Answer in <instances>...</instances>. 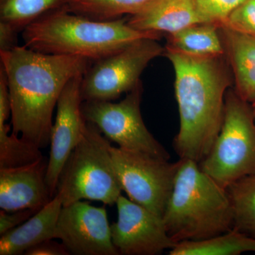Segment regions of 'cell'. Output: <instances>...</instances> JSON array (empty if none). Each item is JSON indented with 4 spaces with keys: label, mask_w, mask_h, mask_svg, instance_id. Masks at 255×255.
<instances>
[{
    "label": "cell",
    "mask_w": 255,
    "mask_h": 255,
    "mask_svg": "<svg viewBox=\"0 0 255 255\" xmlns=\"http://www.w3.org/2000/svg\"><path fill=\"white\" fill-rule=\"evenodd\" d=\"M0 60L9 89L13 133L40 148L47 147L60 96L72 79L85 73L90 60L25 46L0 52Z\"/></svg>",
    "instance_id": "cell-1"
},
{
    "label": "cell",
    "mask_w": 255,
    "mask_h": 255,
    "mask_svg": "<svg viewBox=\"0 0 255 255\" xmlns=\"http://www.w3.org/2000/svg\"><path fill=\"white\" fill-rule=\"evenodd\" d=\"M172 63L179 129L174 148L181 159L200 163L222 127L226 92L233 77L226 55L195 56L164 46Z\"/></svg>",
    "instance_id": "cell-2"
},
{
    "label": "cell",
    "mask_w": 255,
    "mask_h": 255,
    "mask_svg": "<svg viewBox=\"0 0 255 255\" xmlns=\"http://www.w3.org/2000/svg\"><path fill=\"white\" fill-rule=\"evenodd\" d=\"M127 20L124 16L100 21L60 7L28 25L22 38L25 46L36 51L95 62L140 38L160 39L162 33L138 31L130 27Z\"/></svg>",
    "instance_id": "cell-3"
},
{
    "label": "cell",
    "mask_w": 255,
    "mask_h": 255,
    "mask_svg": "<svg viewBox=\"0 0 255 255\" xmlns=\"http://www.w3.org/2000/svg\"><path fill=\"white\" fill-rule=\"evenodd\" d=\"M162 220L176 244L209 239L231 231L234 225L227 189L189 159L178 161Z\"/></svg>",
    "instance_id": "cell-4"
},
{
    "label": "cell",
    "mask_w": 255,
    "mask_h": 255,
    "mask_svg": "<svg viewBox=\"0 0 255 255\" xmlns=\"http://www.w3.org/2000/svg\"><path fill=\"white\" fill-rule=\"evenodd\" d=\"M110 140L87 122L81 140L62 169L56 194L63 206L84 200L117 204L122 185L113 163Z\"/></svg>",
    "instance_id": "cell-5"
},
{
    "label": "cell",
    "mask_w": 255,
    "mask_h": 255,
    "mask_svg": "<svg viewBox=\"0 0 255 255\" xmlns=\"http://www.w3.org/2000/svg\"><path fill=\"white\" fill-rule=\"evenodd\" d=\"M199 164L210 177L227 188L255 173V120L252 105L236 94L226 92L222 127L209 153Z\"/></svg>",
    "instance_id": "cell-6"
},
{
    "label": "cell",
    "mask_w": 255,
    "mask_h": 255,
    "mask_svg": "<svg viewBox=\"0 0 255 255\" xmlns=\"http://www.w3.org/2000/svg\"><path fill=\"white\" fill-rule=\"evenodd\" d=\"M152 38L132 42L122 50L95 61L82 77L81 95L86 101H112L132 91L152 60L164 55L165 48Z\"/></svg>",
    "instance_id": "cell-7"
},
{
    "label": "cell",
    "mask_w": 255,
    "mask_h": 255,
    "mask_svg": "<svg viewBox=\"0 0 255 255\" xmlns=\"http://www.w3.org/2000/svg\"><path fill=\"white\" fill-rule=\"evenodd\" d=\"M143 90L141 82L118 103L108 101H86L82 106L85 121L98 128L118 147L137 151L159 158L169 159L163 146L146 127L140 112Z\"/></svg>",
    "instance_id": "cell-8"
},
{
    "label": "cell",
    "mask_w": 255,
    "mask_h": 255,
    "mask_svg": "<svg viewBox=\"0 0 255 255\" xmlns=\"http://www.w3.org/2000/svg\"><path fill=\"white\" fill-rule=\"evenodd\" d=\"M114 168L129 199L162 219L177 173V162L111 147Z\"/></svg>",
    "instance_id": "cell-9"
},
{
    "label": "cell",
    "mask_w": 255,
    "mask_h": 255,
    "mask_svg": "<svg viewBox=\"0 0 255 255\" xmlns=\"http://www.w3.org/2000/svg\"><path fill=\"white\" fill-rule=\"evenodd\" d=\"M116 205L118 219L111 226V233L119 255H159L177 245L162 218L122 194Z\"/></svg>",
    "instance_id": "cell-10"
},
{
    "label": "cell",
    "mask_w": 255,
    "mask_h": 255,
    "mask_svg": "<svg viewBox=\"0 0 255 255\" xmlns=\"http://www.w3.org/2000/svg\"><path fill=\"white\" fill-rule=\"evenodd\" d=\"M53 238L59 239L70 255H119L112 243L107 210L86 201L63 206Z\"/></svg>",
    "instance_id": "cell-11"
},
{
    "label": "cell",
    "mask_w": 255,
    "mask_h": 255,
    "mask_svg": "<svg viewBox=\"0 0 255 255\" xmlns=\"http://www.w3.org/2000/svg\"><path fill=\"white\" fill-rule=\"evenodd\" d=\"M83 75L75 77L67 84L57 103L46 173L47 184L54 197L62 169L81 140L86 127L82 110Z\"/></svg>",
    "instance_id": "cell-12"
},
{
    "label": "cell",
    "mask_w": 255,
    "mask_h": 255,
    "mask_svg": "<svg viewBox=\"0 0 255 255\" xmlns=\"http://www.w3.org/2000/svg\"><path fill=\"white\" fill-rule=\"evenodd\" d=\"M48 161L0 169V208L4 211L41 209L54 196L46 181Z\"/></svg>",
    "instance_id": "cell-13"
},
{
    "label": "cell",
    "mask_w": 255,
    "mask_h": 255,
    "mask_svg": "<svg viewBox=\"0 0 255 255\" xmlns=\"http://www.w3.org/2000/svg\"><path fill=\"white\" fill-rule=\"evenodd\" d=\"M127 22L138 31L169 35L206 21L194 0H152L128 16Z\"/></svg>",
    "instance_id": "cell-14"
},
{
    "label": "cell",
    "mask_w": 255,
    "mask_h": 255,
    "mask_svg": "<svg viewBox=\"0 0 255 255\" xmlns=\"http://www.w3.org/2000/svg\"><path fill=\"white\" fill-rule=\"evenodd\" d=\"M225 55L231 68L233 90L243 100H255V36L220 26Z\"/></svg>",
    "instance_id": "cell-15"
},
{
    "label": "cell",
    "mask_w": 255,
    "mask_h": 255,
    "mask_svg": "<svg viewBox=\"0 0 255 255\" xmlns=\"http://www.w3.org/2000/svg\"><path fill=\"white\" fill-rule=\"evenodd\" d=\"M63 204L57 196L17 227L1 236L0 255L25 254L42 242L54 239L55 227Z\"/></svg>",
    "instance_id": "cell-16"
},
{
    "label": "cell",
    "mask_w": 255,
    "mask_h": 255,
    "mask_svg": "<svg viewBox=\"0 0 255 255\" xmlns=\"http://www.w3.org/2000/svg\"><path fill=\"white\" fill-rule=\"evenodd\" d=\"M165 46L195 56L225 54L220 26L215 23H196L167 35Z\"/></svg>",
    "instance_id": "cell-17"
},
{
    "label": "cell",
    "mask_w": 255,
    "mask_h": 255,
    "mask_svg": "<svg viewBox=\"0 0 255 255\" xmlns=\"http://www.w3.org/2000/svg\"><path fill=\"white\" fill-rule=\"evenodd\" d=\"M249 252L255 253V238L232 229L204 241L178 243L169 255H238Z\"/></svg>",
    "instance_id": "cell-18"
},
{
    "label": "cell",
    "mask_w": 255,
    "mask_h": 255,
    "mask_svg": "<svg viewBox=\"0 0 255 255\" xmlns=\"http://www.w3.org/2000/svg\"><path fill=\"white\" fill-rule=\"evenodd\" d=\"M152 0H65L62 7L92 19L109 21L135 14Z\"/></svg>",
    "instance_id": "cell-19"
},
{
    "label": "cell",
    "mask_w": 255,
    "mask_h": 255,
    "mask_svg": "<svg viewBox=\"0 0 255 255\" xmlns=\"http://www.w3.org/2000/svg\"><path fill=\"white\" fill-rule=\"evenodd\" d=\"M227 190L232 204L233 229L255 238V173L233 182Z\"/></svg>",
    "instance_id": "cell-20"
},
{
    "label": "cell",
    "mask_w": 255,
    "mask_h": 255,
    "mask_svg": "<svg viewBox=\"0 0 255 255\" xmlns=\"http://www.w3.org/2000/svg\"><path fill=\"white\" fill-rule=\"evenodd\" d=\"M65 0H0V21L18 32L43 15L62 7Z\"/></svg>",
    "instance_id": "cell-21"
},
{
    "label": "cell",
    "mask_w": 255,
    "mask_h": 255,
    "mask_svg": "<svg viewBox=\"0 0 255 255\" xmlns=\"http://www.w3.org/2000/svg\"><path fill=\"white\" fill-rule=\"evenodd\" d=\"M10 126L0 121V169L21 167L43 158L40 147L9 133Z\"/></svg>",
    "instance_id": "cell-22"
},
{
    "label": "cell",
    "mask_w": 255,
    "mask_h": 255,
    "mask_svg": "<svg viewBox=\"0 0 255 255\" xmlns=\"http://www.w3.org/2000/svg\"><path fill=\"white\" fill-rule=\"evenodd\" d=\"M199 14L206 22L221 26L230 14L246 0H194Z\"/></svg>",
    "instance_id": "cell-23"
},
{
    "label": "cell",
    "mask_w": 255,
    "mask_h": 255,
    "mask_svg": "<svg viewBox=\"0 0 255 255\" xmlns=\"http://www.w3.org/2000/svg\"><path fill=\"white\" fill-rule=\"evenodd\" d=\"M221 25L255 36V0H246L233 10Z\"/></svg>",
    "instance_id": "cell-24"
},
{
    "label": "cell",
    "mask_w": 255,
    "mask_h": 255,
    "mask_svg": "<svg viewBox=\"0 0 255 255\" xmlns=\"http://www.w3.org/2000/svg\"><path fill=\"white\" fill-rule=\"evenodd\" d=\"M41 209H23L11 211V212L1 209V211H0V236H2L10 230L22 224Z\"/></svg>",
    "instance_id": "cell-25"
},
{
    "label": "cell",
    "mask_w": 255,
    "mask_h": 255,
    "mask_svg": "<svg viewBox=\"0 0 255 255\" xmlns=\"http://www.w3.org/2000/svg\"><path fill=\"white\" fill-rule=\"evenodd\" d=\"M27 255H69L70 253L62 243L48 240L30 248L25 253Z\"/></svg>",
    "instance_id": "cell-26"
},
{
    "label": "cell",
    "mask_w": 255,
    "mask_h": 255,
    "mask_svg": "<svg viewBox=\"0 0 255 255\" xmlns=\"http://www.w3.org/2000/svg\"><path fill=\"white\" fill-rule=\"evenodd\" d=\"M18 33L9 23L0 21V52L6 51L18 46Z\"/></svg>",
    "instance_id": "cell-27"
},
{
    "label": "cell",
    "mask_w": 255,
    "mask_h": 255,
    "mask_svg": "<svg viewBox=\"0 0 255 255\" xmlns=\"http://www.w3.org/2000/svg\"><path fill=\"white\" fill-rule=\"evenodd\" d=\"M252 108H253V114H254L255 120V100L253 103H251Z\"/></svg>",
    "instance_id": "cell-28"
}]
</instances>
